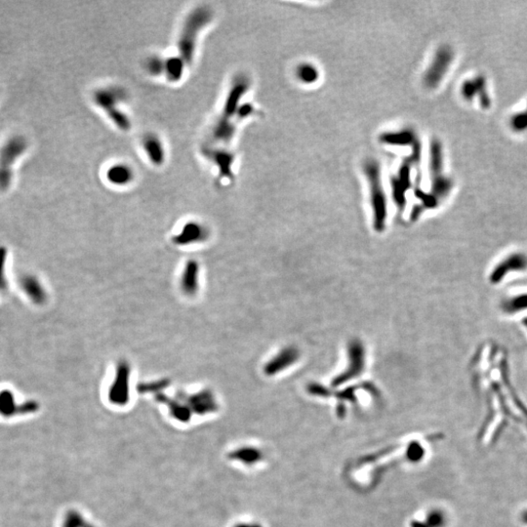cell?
I'll list each match as a JSON object with an SVG mask.
<instances>
[{
	"mask_svg": "<svg viewBox=\"0 0 527 527\" xmlns=\"http://www.w3.org/2000/svg\"><path fill=\"white\" fill-rule=\"evenodd\" d=\"M124 94L120 89L117 88H106L97 91L94 94V102L96 105L105 111L108 118L116 124L120 130L127 131L131 127V122L128 116L117 106L123 100Z\"/></svg>",
	"mask_w": 527,
	"mask_h": 527,
	"instance_id": "3957f363",
	"label": "cell"
},
{
	"mask_svg": "<svg viewBox=\"0 0 527 527\" xmlns=\"http://www.w3.org/2000/svg\"><path fill=\"white\" fill-rule=\"evenodd\" d=\"M200 266L195 261H189L181 277V289L188 296L194 295L199 290Z\"/></svg>",
	"mask_w": 527,
	"mask_h": 527,
	"instance_id": "30bf717a",
	"label": "cell"
},
{
	"mask_svg": "<svg viewBox=\"0 0 527 527\" xmlns=\"http://www.w3.org/2000/svg\"><path fill=\"white\" fill-rule=\"evenodd\" d=\"M413 140L411 132L409 131H401L398 133H387L381 136V142L385 144H389L392 146H405L410 144Z\"/></svg>",
	"mask_w": 527,
	"mask_h": 527,
	"instance_id": "ffe728a7",
	"label": "cell"
},
{
	"mask_svg": "<svg viewBox=\"0 0 527 527\" xmlns=\"http://www.w3.org/2000/svg\"><path fill=\"white\" fill-rule=\"evenodd\" d=\"M210 156L214 163L218 165L222 176L225 178H230L232 176V155L225 150L215 149L211 152Z\"/></svg>",
	"mask_w": 527,
	"mask_h": 527,
	"instance_id": "2e32d148",
	"label": "cell"
},
{
	"mask_svg": "<svg viewBox=\"0 0 527 527\" xmlns=\"http://www.w3.org/2000/svg\"><path fill=\"white\" fill-rule=\"evenodd\" d=\"M130 365L126 361H120L116 368V378L109 390V400L116 404H124L129 397Z\"/></svg>",
	"mask_w": 527,
	"mask_h": 527,
	"instance_id": "52a82bcc",
	"label": "cell"
},
{
	"mask_svg": "<svg viewBox=\"0 0 527 527\" xmlns=\"http://www.w3.org/2000/svg\"><path fill=\"white\" fill-rule=\"evenodd\" d=\"M133 171L125 164H116L107 170L106 178L116 186H125L133 179Z\"/></svg>",
	"mask_w": 527,
	"mask_h": 527,
	"instance_id": "5bb4252c",
	"label": "cell"
},
{
	"mask_svg": "<svg viewBox=\"0 0 527 527\" xmlns=\"http://www.w3.org/2000/svg\"><path fill=\"white\" fill-rule=\"evenodd\" d=\"M164 62L158 57L150 58L147 63V68L149 74L153 75H158L160 74H164Z\"/></svg>",
	"mask_w": 527,
	"mask_h": 527,
	"instance_id": "603a6c76",
	"label": "cell"
},
{
	"mask_svg": "<svg viewBox=\"0 0 527 527\" xmlns=\"http://www.w3.org/2000/svg\"><path fill=\"white\" fill-rule=\"evenodd\" d=\"M249 89L248 79L244 76H239L235 79L232 85L230 92L228 93L225 105L223 107V113L219 120L224 122H232V119L234 115L239 111V104L244 95L247 93Z\"/></svg>",
	"mask_w": 527,
	"mask_h": 527,
	"instance_id": "5b68a950",
	"label": "cell"
},
{
	"mask_svg": "<svg viewBox=\"0 0 527 527\" xmlns=\"http://www.w3.org/2000/svg\"><path fill=\"white\" fill-rule=\"evenodd\" d=\"M364 174L370 190L374 228L377 232H382L387 219V200L379 163L375 159L367 160L364 163Z\"/></svg>",
	"mask_w": 527,
	"mask_h": 527,
	"instance_id": "7a4b0ae2",
	"label": "cell"
},
{
	"mask_svg": "<svg viewBox=\"0 0 527 527\" xmlns=\"http://www.w3.org/2000/svg\"><path fill=\"white\" fill-rule=\"evenodd\" d=\"M142 145L149 161L157 166L162 165L165 159V152L159 138L153 134H148L143 139Z\"/></svg>",
	"mask_w": 527,
	"mask_h": 527,
	"instance_id": "8fae6325",
	"label": "cell"
},
{
	"mask_svg": "<svg viewBox=\"0 0 527 527\" xmlns=\"http://www.w3.org/2000/svg\"><path fill=\"white\" fill-rule=\"evenodd\" d=\"M6 260V249L0 247V291L6 288V280L4 277V267Z\"/></svg>",
	"mask_w": 527,
	"mask_h": 527,
	"instance_id": "cb8c5ba5",
	"label": "cell"
},
{
	"mask_svg": "<svg viewBox=\"0 0 527 527\" xmlns=\"http://www.w3.org/2000/svg\"><path fill=\"white\" fill-rule=\"evenodd\" d=\"M297 77L298 79L305 83L312 84L315 83L318 79V72L315 65L312 63H302L297 68Z\"/></svg>",
	"mask_w": 527,
	"mask_h": 527,
	"instance_id": "ac0fdd59",
	"label": "cell"
},
{
	"mask_svg": "<svg viewBox=\"0 0 527 527\" xmlns=\"http://www.w3.org/2000/svg\"><path fill=\"white\" fill-rule=\"evenodd\" d=\"M505 312L510 314H515L519 311L527 310V294L515 296L509 300L503 305Z\"/></svg>",
	"mask_w": 527,
	"mask_h": 527,
	"instance_id": "44dd1931",
	"label": "cell"
},
{
	"mask_svg": "<svg viewBox=\"0 0 527 527\" xmlns=\"http://www.w3.org/2000/svg\"><path fill=\"white\" fill-rule=\"evenodd\" d=\"M207 236L206 230L197 223L190 222L186 224L182 231L173 238L178 245H189L205 239Z\"/></svg>",
	"mask_w": 527,
	"mask_h": 527,
	"instance_id": "9c48e42d",
	"label": "cell"
},
{
	"mask_svg": "<svg viewBox=\"0 0 527 527\" xmlns=\"http://www.w3.org/2000/svg\"><path fill=\"white\" fill-rule=\"evenodd\" d=\"M233 457H236L243 460V462L250 464L260 460L262 458V454L255 448H244L243 450H239L236 453H234Z\"/></svg>",
	"mask_w": 527,
	"mask_h": 527,
	"instance_id": "7402d4cb",
	"label": "cell"
},
{
	"mask_svg": "<svg viewBox=\"0 0 527 527\" xmlns=\"http://www.w3.org/2000/svg\"><path fill=\"white\" fill-rule=\"evenodd\" d=\"M297 359V350L293 348H286L266 365L265 371L268 375H274L276 372H279L291 365Z\"/></svg>",
	"mask_w": 527,
	"mask_h": 527,
	"instance_id": "4fadbf2b",
	"label": "cell"
},
{
	"mask_svg": "<svg viewBox=\"0 0 527 527\" xmlns=\"http://www.w3.org/2000/svg\"><path fill=\"white\" fill-rule=\"evenodd\" d=\"M348 356H349V365L348 368L343 372L339 377L335 378L333 381L332 385L334 387L340 386L344 384L346 381L352 380L362 372L364 369V348L362 344L359 341H354L349 344L348 348Z\"/></svg>",
	"mask_w": 527,
	"mask_h": 527,
	"instance_id": "8992f818",
	"label": "cell"
},
{
	"mask_svg": "<svg viewBox=\"0 0 527 527\" xmlns=\"http://www.w3.org/2000/svg\"><path fill=\"white\" fill-rule=\"evenodd\" d=\"M21 284L23 290L33 303L37 305H42L46 301V292L36 277L32 275H27L23 277Z\"/></svg>",
	"mask_w": 527,
	"mask_h": 527,
	"instance_id": "7c38bea8",
	"label": "cell"
},
{
	"mask_svg": "<svg viewBox=\"0 0 527 527\" xmlns=\"http://www.w3.org/2000/svg\"><path fill=\"white\" fill-rule=\"evenodd\" d=\"M189 401L190 405H192V407H194L195 410L199 412L211 411L216 408V403L212 397V393L207 390L190 397Z\"/></svg>",
	"mask_w": 527,
	"mask_h": 527,
	"instance_id": "e0dca14e",
	"label": "cell"
},
{
	"mask_svg": "<svg viewBox=\"0 0 527 527\" xmlns=\"http://www.w3.org/2000/svg\"><path fill=\"white\" fill-rule=\"evenodd\" d=\"M237 527H238V526H237ZM239 527H262V526H260V525H258V524H254V525H241V526H239Z\"/></svg>",
	"mask_w": 527,
	"mask_h": 527,
	"instance_id": "d4e9b609",
	"label": "cell"
},
{
	"mask_svg": "<svg viewBox=\"0 0 527 527\" xmlns=\"http://www.w3.org/2000/svg\"><path fill=\"white\" fill-rule=\"evenodd\" d=\"M213 14L208 7H197L190 12L184 23L178 41L179 57L187 65L193 62L197 37L201 31L212 21Z\"/></svg>",
	"mask_w": 527,
	"mask_h": 527,
	"instance_id": "6da1fadb",
	"label": "cell"
},
{
	"mask_svg": "<svg viewBox=\"0 0 527 527\" xmlns=\"http://www.w3.org/2000/svg\"><path fill=\"white\" fill-rule=\"evenodd\" d=\"M19 406L15 405L14 396L10 390H5L0 392V414L4 416H12L18 414Z\"/></svg>",
	"mask_w": 527,
	"mask_h": 527,
	"instance_id": "d6986e66",
	"label": "cell"
},
{
	"mask_svg": "<svg viewBox=\"0 0 527 527\" xmlns=\"http://www.w3.org/2000/svg\"><path fill=\"white\" fill-rule=\"evenodd\" d=\"M27 148V141L23 136H13L0 150V190L9 188L12 180V167Z\"/></svg>",
	"mask_w": 527,
	"mask_h": 527,
	"instance_id": "277c9868",
	"label": "cell"
},
{
	"mask_svg": "<svg viewBox=\"0 0 527 527\" xmlns=\"http://www.w3.org/2000/svg\"><path fill=\"white\" fill-rule=\"evenodd\" d=\"M187 64L180 57L169 58L164 62V74L171 82H177L183 77Z\"/></svg>",
	"mask_w": 527,
	"mask_h": 527,
	"instance_id": "9a60e30c",
	"label": "cell"
},
{
	"mask_svg": "<svg viewBox=\"0 0 527 527\" xmlns=\"http://www.w3.org/2000/svg\"><path fill=\"white\" fill-rule=\"evenodd\" d=\"M526 268L527 257L525 255L521 253L511 254L494 268L489 277L490 282L493 284H498L503 278L506 277L510 272L524 271Z\"/></svg>",
	"mask_w": 527,
	"mask_h": 527,
	"instance_id": "ba28073f",
	"label": "cell"
}]
</instances>
